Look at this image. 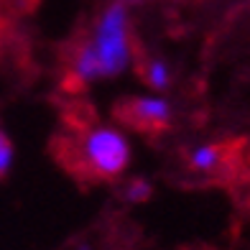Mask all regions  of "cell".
Segmentation results:
<instances>
[{"label":"cell","instance_id":"obj_1","mask_svg":"<svg viewBox=\"0 0 250 250\" xmlns=\"http://www.w3.org/2000/svg\"><path fill=\"white\" fill-rule=\"evenodd\" d=\"M64 158L79 176L112 181L130 164V143L110 125H92L66 146Z\"/></svg>","mask_w":250,"mask_h":250},{"label":"cell","instance_id":"obj_2","mask_svg":"<svg viewBox=\"0 0 250 250\" xmlns=\"http://www.w3.org/2000/svg\"><path fill=\"white\" fill-rule=\"evenodd\" d=\"M89 43H92V49L97 54L102 77H118L128 69L130 56H133L128 8L120 3H110L95 21Z\"/></svg>","mask_w":250,"mask_h":250},{"label":"cell","instance_id":"obj_3","mask_svg":"<svg viewBox=\"0 0 250 250\" xmlns=\"http://www.w3.org/2000/svg\"><path fill=\"white\" fill-rule=\"evenodd\" d=\"M115 112L128 128L138 130V133H148V135L166 130L171 125V115H174L171 102L164 97H153V95L120 100Z\"/></svg>","mask_w":250,"mask_h":250},{"label":"cell","instance_id":"obj_4","mask_svg":"<svg viewBox=\"0 0 250 250\" xmlns=\"http://www.w3.org/2000/svg\"><path fill=\"white\" fill-rule=\"evenodd\" d=\"M69 72H72V79L77 84H89L100 79V62H97V54L92 49L89 39L84 43H79L72 54V62H69Z\"/></svg>","mask_w":250,"mask_h":250},{"label":"cell","instance_id":"obj_5","mask_svg":"<svg viewBox=\"0 0 250 250\" xmlns=\"http://www.w3.org/2000/svg\"><path fill=\"white\" fill-rule=\"evenodd\" d=\"M225 161V148L217 143H202L197 148H191L189 156H187V164L189 168L194 171H202V174H209V171H217Z\"/></svg>","mask_w":250,"mask_h":250},{"label":"cell","instance_id":"obj_6","mask_svg":"<svg viewBox=\"0 0 250 250\" xmlns=\"http://www.w3.org/2000/svg\"><path fill=\"white\" fill-rule=\"evenodd\" d=\"M138 72L146 79V84L151 89H158V92H164L171 84V69H168V64L164 59H146V62H141Z\"/></svg>","mask_w":250,"mask_h":250},{"label":"cell","instance_id":"obj_7","mask_svg":"<svg viewBox=\"0 0 250 250\" xmlns=\"http://www.w3.org/2000/svg\"><path fill=\"white\" fill-rule=\"evenodd\" d=\"M153 194V187H151V181H146V179H130V181H125V187H123V199L128 202V204H143V202H148Z\"/></svg>","mask_w":250,"mask_h":250},{"label":"cell","instance_id":"obj_8","mask_svg":"<svg viewBox=\"0 0 250 250\" xmlns=\"http://www.w3.org/2000/svg\"><path fill=\"white\" fill-rule=\"evenodd\" d=\"M10 164H13V143L0 130V179L10 171Z\"/></svg>","mask_w":250,"mask_h":250},{"label":"cell","instance_id":"obj_9","mask_svg":"<svg viewBox=\"0 0 250 250\" xmlns=\"http://www.w3.org/2000/svg\"><path fill=\"white\" fill-rule=\"evenodd\" d=\"M112 3H120V5H138V3H146V0H112Z\"/></svg>","mask_w":250,"mask_h":250},{"label":"cell","instance_id":"obj_10","mask_svg":"<svg viewBox=\"0 0 250 250\" xmlns=\"http://www.w3.org/2000/svg\"><path fill=\"white\" fill-rule=\"evenodd\" d=\"M0 39H3V16H0Z\"/></svg>","mask_w":250,"mask_h":250}]
</instances>
